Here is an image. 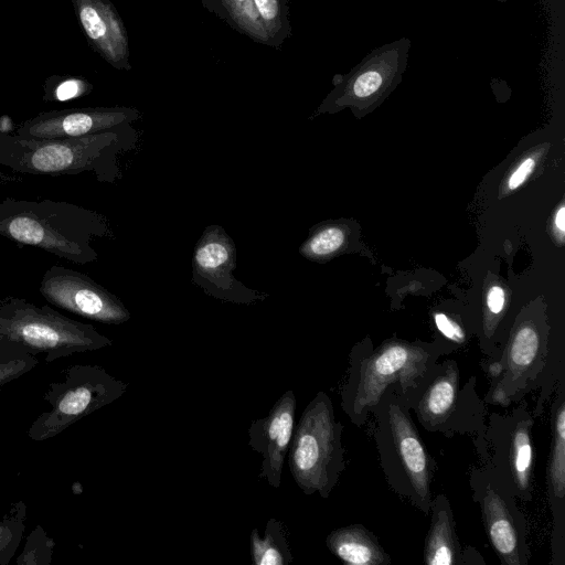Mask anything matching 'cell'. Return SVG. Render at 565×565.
Segmentation results:
<instances>
[{
  "label": "cell",
  "instance_id": "obj_14",
  "mask_svg": "<svg viewBox=\"0 0 565 565\" xmlns=\"http://www.w3.org/2000/svg\"><path fill=\"white\" fill-rule=\"evenodd\" d=\"M550 407L551 444L546 466L547 500L552 513L551 562L565 564V381H561Z\"/></svg>",
  "mask_w": 565,
  "mask_h": 565
},
{
  "label": "cell",
  "instance_id": "obj_21",
  "mask_svg": "<svg viewBox=\"0 0 565 565\" xmlns=\"http://www.w3.org/2000/svg\"><path fill=\"white\" fill-rule=\"evenodd\" d=\"M345 242V231L339 224H323L312 230L300 245L299 254L310 260L319 262L334 255Z\"/></svg>",
  "mask_w": 565,
  "mask_h": 565
},
{
  "label": "cell",
  "instance_id": "obj_15",
  "mask_svg": "<svg viewBox=\"0 0 565 565\" xmlns=\"http://www.w3.org/2000/svg\"><path fill=\"white\" fill-rule=\"evenodd\" d=\"M296 396L291 390L285 392L266 417L252 422L249 446L263 460L258 477L269 486L279 488L286 455L295 429Z\"/></svg>",
  "mask_w": 565,
  "mask_h": 565
},
{
  "label": "cell",
  "instance_id": "obj_20",
  "mask_svg": "<svg viewBox=\"0 0 565 565\" xmlns=\"http://www.w3.org/2000/svg\"><path fill=\"white\" fill-rule=\"evenodd\" d=\"M250 555L255 565H287L294 559L280 521L269 519L263 536L257 529L252 531Z\"/></svg>",
  "mask_w": 565,
  "mask_h": 565
},
{
  "label": "cell",
  "instance_id": "obj_10",
  "mask_svg": "<svg viewBox=\"0 0 565 565\" xmlns=\"http://www.w3.org/2000/svg\"><path fill=\"white\" fill-rule=\"evenodd\" d=\"M472 499L481 512L486 535L502 565H527L526 519L518 499L488 466L473 467L469 473Z\"/></svg>",
  "mask_w": 565,
  "mask_h": 565
},
{
  "label": "cell",
  "instance_id": "obj_18",
  "mask_svg": "<svg viewBox=\"0 0 565 565\" xmlns=\"http://www.w3.org/2000/svg\"><path fill=\"white\" fill-rule=\"evenodd\" d=\"M328 550L349 565H390L392 558L376 535L363 524L332 530L326 537Z\"/></svg>",
  "mask_w": 565,
  "mask_h": 565
},
{
  "label": "cell",
  "instance_id": "obj_3",
  "mask_svg": "<svg viewBox=\"0 0 565 565\" xmlns=\"http://www.w3.org/2000/svg\"><path fill=\"white\" fill-rule=\"evenodd\" d=\"M445 351L433 344L387 340L355 344L349 354L347 381L341 390V408L356 427H362L388 390L404 396L427 367Z\"/></svg>",
  "mask_w": 565,
  "mask_h": 565
},
{
  "label": "cell",
  "instance_id": "obj_26",
  "mask_svg": "<svg viewBox=\"0 0 565 565\" xmlns=\"http://www.w3.org/2000/svg\"><path fill=\"white\" fill-rule=\"evenodd\" d=\"M535 167V161L533 158L524 159L519 167L514 170V172L510 175L508 185L510 190H514L520 186L526 178L531 174Z\"/></svg>",
  "mask_w": 565,
  "mask_h": 565
},
{
  "label": "cell",
  "instance_id": "obj_13",
  "mask_svg": "<svg viewBox=\"0 0 565 565\" xmlns=\"http://www.w3.org/2000/svg\"><path fill=\"white\" fill-rule=\"evenodd\" d=\"M139 117L138 109L125 106L50 110L23 121L15 135L39 139L83 137L131 125Z\"/></svg>",
  "mask_w": 565,
  "mask_h": 565
},
{
  "label": "cell",
  "instance_id": "obj_22",
  "mask_svg": "<svg viewBox=\"0 0 565 565\" xmlns=\"http://www.w3.org/2000/svg\"><path fill=\"white\" fill-rule=\"evenodd\" d=\"M270 46L278 49L290 35L288 0H253Z\"/></svg>",
  "mask_w": 565,
  "mask_h": 565
},
{
  "label": "cell",
  "instance_id": "obj_30",
  "mask_svg": "<svg viewBox=\"0 0 565 565\" xmlns=\"http://www.w3.org/2000/svg\"><path fill=\"white\" fill-rule=\"evenodd\" d=\"M1 375H2V371H1V369H0V377H1Z\"/></svg>",
  "mask_w": 565,
  "mask_h": 565
},
{
  "label": "cell",
  "instance_id": "obj_8",
  "mask_svg": "<svg viewBox=\"0 0 565 565\" xmlns=\"http://www.w3.org/2000/svg\"><path fill=\"white\" fill-rule=\"evenodd\" d=\"M508 413L488 415L482 436L475 440L483 465L491 468L514 497L525 503L533 500L534 416L525 402Z\"/></svg>",
  "mask_w": 565,
  "mask_h": 565
},
{
  "label": "cell",
  "instance_id": "obj_16",
  "mask_svg": "<svg viewBox=\"0 0 565 565\" xmlns=\"http://www.w3.org/2000/svg\"><path fill=\"white\" fill-rule=\"evenodd\" d=\"M89 46L118 71H130L125 24L109 0H71Z\"/></svg>",
  "mask_w": 565,
  "mask_h": 565
},
{
  "label": "cell",
  "instance_id": "obj_1",
  "mask_svg": "<svg viewBox=\"0 0 565 565\" xmlns=\"http://www.w3.org/2000/svg\"><path fill=\"white\" fill-rule=\"evenodd\" d=\"M111 234L107 218L86 207L51 199L0 201V236L38 247L75 264L95 262L94 238Z\"/></svg>",
  "mask_w": 565,
  "mask_h": 565
},
{
  "label": "cell",
  "instance_id": "obj_7",
  "mask_svg": "<svg viewBox=\"0 0 565 565\" xmlns=\"http://www.w3.org/2000/svg\"><path fill=\"white\" fill-rule=\"evenodd\" d=\"M550 359L548 341L542 330L532 320L520 322L499 353L480 363L490 382L484 403L508 407L521 402L530 392L542 390Z\"/></svg>",
  "mask_w": 565,
  "mask_h": 565
},
{
  "label": "cell",
  "instance_id": "obj_17",
  "mask_svg": "<svg viewBox=\"0 0 565 565\" xmlns=\"http://www.w3.org/2000/svg\"><path fill=\"white\" fill-rule=\"evenodd\" d=\"M430 523L424 544L427 565H461L462 547L456 533L451 504L444 493L433 497Z\"/></svg>",
  "mask_w": 565,
  "mask_h": 565
},
{
  "label": "cell",
  "instance_id": "obj_9",
  "mask_svg": "<svg viewBox=\"0 0 565 565\" xmlns=\"http://www.w3.org/2000/svg\"><path fill=\"white\" fill-rule=\"evenodd\" d=\"M0 337L50 352L95 350L111 344L92 326L71 320L49 306L23 299L0 303Z\"/></svg>",
  "mask_w": 565,
  "mask_h": 565
},
{
  "label": "cell",
  "instance_id": "obj_27",
  "mask_svg": "<svg viewBox=\"0 0 565 565\" xmlns=\"http://www.w3.org/2000/svg\"><path fill=\"white\" fill-rule=\"evenodd\" d=\"M505 305V295L501 287L493 286L487 295V307L491 315L498 316L503 311Z\"/></svg>",
  "mask_w": 565,
  "mask_h": 565
},
{
  "label": "cell",
  "instance_id": "obj_29",
  "mask_svg": "<svg viewBox=\"0 0 565 565\" xmlns=\"http://www.w3.org/2000/svg\"><path fill=\"white\" fill-rule=\"evenodd\" d=\"M555 226L561 232L564 233L565 231V206L562 205L555 215Z\"/></svg>",
  "mask_w": 565,
  "mask_h": 565
},
{
  "label": "cell",
  "instance_id": "obj_28",
  "mask_svg": "<svg viewBox=\"0 0 565 565\" xmlns=\"http://www.w3.org/2000/svg\"><path fill=\"white\" fill-rule=\"evenodd\" d=\"M486 562L480 553L472 546L462 547L461 565H484Z\"/></svg>",
  "mask_w": 565,
  "mask_h": 565
},
{
  "label": "cell",
  "instance_id": "obj_19",
  "mask_svg": "<svg viewBox=\"0 0 565 565\" xmlns=\"http://www.w3.org/2000/svg\"><path fill=\"white\" fill-rule=\"evenodd\" d=\"M200 2L239 33L257 43L270 46V40L253 0H200Z\"/></svg>",
  "mask_w": 565,
  "mask_h": 565
},
{
  "label": "cell",
  "instance_id": "obj_11",
  "mask_svg": "<svg viewBox=\"0 0 565 565\" xmlns=\"http://www.w3.org/2000/svg\"><path fill=\"white\" fill-rule=\"evenodd\" d=\"M237 265L236 246L227 232L218 224L204 228L195 243L191 267L192 281L215 299L252 305L268 297L252 289L233 275Z\"/></svg>",
  "mask_w": 565,
  "mask_h": 565
},
{
  "label": "cell",
  "instance_id": "obj_23",
  "mask_svg": "<svg viewBox=\"0 0 565 565\" xmlns=\"http://www.w3.org/2000/svg\"><path fill=\"white\" fill-rule=\"evenodd\" d=\"M93 88V84L83 76L52 75L44 81L43 100L67 102L88 95Z\"/></svg>",
  "mask_w": 565,
  "mask_h": 565
},
{
  "label": "cell",
  "instance_id": "obj_4",
  "mask_svg": "<svg viewBox=\"0 0 565 565\" xmlns=\"http://www.w3.org/2000/svg\"><path fill=\"white\" fill-rule=\"evenodd\" d=\"M372 415L375 418L373 435L380 466L387 484L428 515L437 465L411 416L405 398L388 390Z\"/></svg>",
  "mask_w": 565,
  "mask_h": 565
},
{
  "label": "cell",
  "instance_id": "obj_12",
  "mask_svg": "<svg viewBox=\"0 0 565 565\" xmlns=\"http://www.w3.org/2000/svg\"><path fill=\"white\" fill-rule=\"evenodd\" d=\"M39 290L50 303L90 320L119 324L130 319V312L116 295L74 269L50 267Z\"/></svg>",
  "mask_w": 565,
  "mask_h": 565
},
{
  "label": "cell",
  "instance_id": "obj_2",
  "mask_svg": "<svg viewBox=\"0 0 565 565\" xmlns=\"http://www.w3.org/2000/svg\"><path fill=\"white\" fill-rule=\"evenodd\" d=\"M131 125L83 137L24 138L0 132V167L24 174L75 175L93 173L98 181L120 178L118 158L135 148Z\"/></svg>",
  "mask_w": 565,
  "mask_h": 565
},
{
  "label": "cell",
  "instance_id": "obj_31",
  "mask_svg": "<svg viewBox=\"0 0 565 565\" xmlns=\"http://www.w3.org/2000/svg\"><path fill=\"white\" fill-rule=\"evenodd\" d=\"M0 530H1V529H0ZM0 533H1V531H0Z\"/></svg>",
  "mask_w": 565,
  "mask_h": 565
},
{
  "label": "cell",
  "instance_id": "obj_6",
  "mask_svg": "<svg viewBox=\"0 0 565 565\" xmlns=\"http://www.w3.org/2000/svg\"><path fill=\"white\" fill-rule=\"evenodd\" d=\"M342 433L331 398L318 392L302 412L288 449L290 473L305 494L327 499L337 486L345 469Z\"/></svg>",
  "mask_w": 565,
  "mask_h": 565
},
{
  "label": "cell",
  "instance_id": "obj_25",
  "mask_svg": "<svg viewBox=\"0 0 565 565\" xmlns=\"http://www.w3.org/2000/svg\"><path fill=\"white\" fill-rule=\"evenodd\" d=\"M382 77L377 72L370 71L362 74L354 83L353 90L358 97L373 94L381 85Z\"/></svg>",
  "mask_w": 565,
  "mask_h": 565
},
{
  "label": "cell",
  "instance_id": "obj_5",
  "mask_svg": "<svg viewBox=\"0 0 565 565\" xmlns=\"http://www.w3.org/2000/svg\"><path fill=\"white\" fill-rule=\"evenodd\" d=\"M409 411L428 433L447 438L470 435L478 440L484 430L487 404L477 392V379L462 382L458 362L436 361L404 396Z\"/></svg>",
  "mask_w": 565,
  "mask_h": 565
},
{
  "label": "cell",
  "instance_id": "obj_24",
  "mask_svg": "<svg viewBox=\"0 0 565 565\" xmlns=\"http://www.w3.org/2000/svg\"><path fill=\"white\" fill-rule=\"evenodd\" d=\"M434 323L443 340L439 345L445 354L461 348L468 341V333L461 323L450 318L445 312H436L434 315Z\"/></svg>",
  "mask_w": 565,
  "mask_h": 565
}]
</instances>
